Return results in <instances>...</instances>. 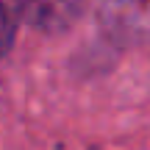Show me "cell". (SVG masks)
Here are the masks:
<instances>
[{
  "label": "cell",
  "instance_id": "1",
  "mask_svg": "<svg viewBox=\"0 0 150 150\" xmlns=\"http://www.w3.org/2000/svg\"><path fill=\"white\" fill-rule=\"evenodd\" d=\"M100 28L117 45L150 42V0H103Z\"/></svg>",
  "mask_w": 150,
  "mask_h": 150
},
{
  "label": "cell",
  "instance_id": "2",
  "mask_svg": "<svg viewBox=\"0 0 150 150\" xmlns=\"http://www.w3.org/2000/svg\"><path fill=\"white\" fill-rule=\"evenodd\" d=\"M83 0H22V20L45 33H61L78 20Z\"/></svg>",
  "mask_w": 150,
  "mask_h": 150
},
{
  "label": "cell",
  "instance_id": "3",
  "mask_svg": "<svg viewBox=\"0 0 150 150\" xmlns=\"http://www.w3.org/2000/svg\"><path fill=\"white\" fill-rule=\"evenodd\" d=\"M22 22V0H0V59L11 50Z\"/></svg>",
  "mask_w": 150,
  "mask_h": 150
}]
</instances>
